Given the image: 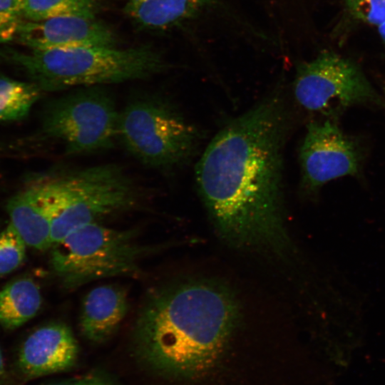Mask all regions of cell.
<instances>
[{
    "label": "cell",
    "instance_id": "cell-19",
    "mask_svg": "<svg viewBox=\"0 0 385 385\" xmlns=\"http://www.w3.org/2000/svg\"><path fill=\"white\" fill-rule=\"evenodd\" d=\"M24 19L23 0H0V43L13 39Z\"/></svg>",
    "mask_w": 385,
    "mask_h": 385
},
{
    "label": "cell",
    "instance_id": "cell-21",
    "mask_svg": "<svg viewBox=\"0 0 385 385\" xmlns=\"http://www.w3.org/2000/svg\"><path fill=\"white\" fill-rule=\"evenodd\" d=\"M45 385H119L110 375L101 371H93L82 376Z\"/></svg>",
    "mask_w": 385,
    "mask_h": 385
},
{
    "label": "cell",
    "instance_id": "cell-22",
    "mask_svg": "<svg viewBox=\"0 0 385 385\" xmlns=\"http://www.w3.org/2000/svg\"><path fill=\"white\" fill-rule=\"evenodd\" d=\"M4 374V363L2 352L0 349V383L3 379Z\"/></svg>",
    "mask_w": 385,
    "mask_h": 385
},
{
    "label": "cell",
    "instance_id": "cell-23",
    "mask_svg": "<svg viewBox=\"0 0 385 385\" xmlns=\"http://www.w3.org/2000/svg\"><path fill=\"white\" fill-rule=\"evenodd\" d=\"M379 35L385 44V22L378 26Z\"/></svg>",
    "mask_w": 385,
    "mask_h": 385
},
{
    "label": "cell",
    "instance_id": "cell-14",
    "mask_svg": "<svg viewBox=\"0 0 385 385\" xmlns=\"http://www.w3.org/2000/svg\"><path fill=\"white\" fill-rule=\"evenodd\" d=\"M215 0H128L124 11L139 27L163 31L192 17Z\"/></svg>",
    "mask_w": 385,
    "mask_h": 385
},
{
    "label": "cell",
    "instance_id": "cell-16",
    "mask_svg": "<svg viewBox=\"0 0 385 385\" xmlns=\"http://www.w3.org/2000/svg\"><path fill=\"white\" fill-rule=\"evenodd\" d=\"M41 90L33 82L0 77V122L21 120L39 98Z\"/></svg>",
    "mask_w": 385,
    "mask_h": 385
},
{
    "label": "cell",
    "instance_id": "cell-8",
    "mask_svg": "<svg viewBox=\"0 0 385 385\" xmlns=\"http://www.w3.org/2000/svg\"><path fill=\"white\" fill-rule=\"evenodd\" d=\"M294 93L303 108L331 119L354 106L381 103L380 97L361 70L331 52H324L299 66Z\"/></svg>",
    "mask_w": 385,
    "mask_h": 385
},
{
    "label": "cell",
    "instance_id": "cell-15",
    "mask_svg": "<svg viewBox=\"0 0 385 385\" xmlns=\"http://www.w3.org/2000/svg\"><path fill=\"white\" fill-rule=\"evenodd\" d=\"M42 303L41 294L33 279L21 277L0 290V324L14 330L32 319Z\"/></svg>",
    "mask_w": 385,
    "mask_h": 385
},
{
    "label": "cell",
    "instance_id": "cell-10",
    "mask_svg": "<svg viewBox=\"0 0 385 385\" xmlns=\"http://www.w3.org/2000/svg\"><path fill=\"white\" fill-rule=\"evenodd\" d=\"M16 36L33 50L114 46L115 42L114 34L106 24L79 16L24 21Z\"/></svg>",
    "mask_w": 385,
    "mask_h": 385
},
{
    "label": "cell",
    "instance_id": "cell-7",
    "mask_svg": "<svg viewBox=\"0 0 385 385\" xmlns=\"http://www.w3.org/2000/svg\"><path fill=\"white\" fill-rule=\"evenodd\" d=\"M119 113L110 93L88 86L66 94L47 107L43 133L57 140L69 155L111 148L117 138Z\"/></svg>",
    "mask_w": 385,
    "mask_h": 385
},
{
    "label": "cell",
    "instance_id": "cell-6",
    "mask_svg": "<svg viewBox=\"0 0 385 385\" xmlns=\"http://www.w3.org/2000/svg\"><path fill=\"white\" fill-rule=\"evenodd\" d=\"M117 138L141 163L164 170L186 162L200 135L168 101L146 96L131 101L119 113Z\"/></svg>",
    "mask_w": 385,
    "mask_h": 385
},
{
    "label": "cell",
    "instance_id": "cell-5",
    "mask_svg": "<svg viewBox=\"0 0 385 385\" xmlns=\"http://www.w3.org/2000/svg\"><path fill=\"white\" fill-rule=\"evenodd\" d=\"M137 236L135 229L118 230L97 222L81 226L52 245L51 267L67 289L102 278L135 276L141 260L158 250L140 244Z\"/></svg>",
    "mask_w": 385,
    "mask_h": 385
},
{
    "label": "cell",
    "instance_id": "cell-20",
    "mask_svg": "<svg viewBox=\"0 0 385 385\" xmlns=\"http://www.w3.org/2000/svg\"><path fill=\"white\" fill-rule=\"evenodd\" d=\"M356 17L377 26L385 22V0H348Z\"/></svg>",
    "mask_w": 385,
    "mask_h": 385
},
{
    "label": "cell",
    "instance_id": "cell-13",
    "mask_svg": "<svg viewBox=\"0 0 385 385\" xmlns=\"http://www.w3.org/2000/svg\"><path fill=\"white\" fill-rule=\"evenodd\" d=\"M9 222L26 245L38 250L52 246L51 217L41 189V179L31 182L7 202Z\"/></svg>",
    "mask_w": 385,
    "mask_h": 385
},
{
    "label": "cell",
    "instance_id": "cell-9",
    "mask_svg": "<svg viewBox=\"0 0 385 385\" xmlns=\"http://www.w3.org/2000/svg\"><path fill=\"white\" fill-rule=\"evenodd\" d=\"M302 184L307 192H317L328 182L360 174L364 160L361 145L346 135L333 119L307 125L300 148Z\"/></svg>",
    "mask_w": 385,
    "mask_h": 385
},
{
    "label": "cell",
    "instance_id": "cell-3",
    "mask_svg": "<svg viewBox=\"0 0 385 385\" xmlns=\"http://www.w3.org/2000/svg\"><path fill=\"white\" fill-rule=\"evenodd\" d=\"M6 51L5 57L24 68L41 91L144 79L163 71L166 66L160 53L150 46L31 49L26 53Z\"/></svg>",
    "mask_w": 385,
    "mask_h": 385
},
{
    "label": "cell",
    "instance_id": "cell-12",
    "mask_svg": "<svg viewBox=\"0 0 385 385\" xmlns=\"http://www.w3.org/2000/svg\"><path fill=\"white\" fill-rule=\"evenodd\" d=\"M125 291L115 285L91 289L85 297L79 320L81 334L93 343H101L118 329L128 311Z\"/></svg>",
    "mask_w": 385,
    "mask_h": 385
},
{
    "label": "cell",
    "instance_id": "cell-4",
    "mask_svg": "<svg viewBox=\"0 0 385 385\" xmlns=\"http://www.w3.org/2000/svg\"><path fill=\"white\" fill-rule=\"evenodd\" d=\"M51 217L52 245L76 229L133 205V183L120 168L100 165L41 179ZM52 247V246H51Z\"/></svg>",
    "mask_w": 385,
    "mask_h": 385
},
{
    "label": "cell",
    "instance_id": "cell-17",
    "mask_svg": "<svg viewBox=\"0 0 385 385\" xmlns=\"http://www.w3.org/2000/svg\"><path fill=\"white\" fill-rule=\"evenodd\" d=\"M97 0H23V16L39 21L64 16L95 18Z\"/></svg>",
    "mask_w": 385,
    "mask_h": 385
},
{
    "label": "cell",
    "instance_id": "cell-1",
    "mask_svg": "<svg viewBox=\"0 0 385 385\" xmlns=\"http://www.w3.org/2000/svg\"><path fill=\"white\" fill-rule=\"evenodd\" d=\"M288 113L274 95L226 124L195 168L198 192L218 234L241 249L289 247L283 199Z\"/></svg>",
    "mask_w": 385,
    "mask_h": 385
},
{
    "label": "cell",
    "instance_id": "cell-18",
    "mask_svg": "<svg viewBox=\"0 0 385 385\" xmlns=\"http://www.w3.org/2000/svg\"><path fill=\"white\" fill-rule=\"evenodd\" d=\"M26 244L9 222L0 232V276L16 270L26 258Z\"/></svg>",
    "mask_w": 385,
    "mask_h": 385
},
{
    "label": "cell",
    "instance_id": "cell-2",
    "mask_svg": "<svg viewBox=\"0 0 385 385\" xmlns=\"http://www.w3.org/2000/svg\"><path fill=\"white\" fill-rule=\"evenodd\" d=\"M240 319L236 297L209 280H186L152 289L133 330L138 359L157 374L194 380L215 366Z\"/></svg>",
    "mask_w": 385,
    "mask_h": 385
},
{
    "label": "cell",
    "instance_id": "cell-11",
    "mask_svg": "<svg viewBox=\"0 0 385 385\" xmlns=\"http://www.w3.org/2000/svg\"><path fill=\"white\" fill-rule=\"evenodd\" d=\"M77 341L62 322H53L33 332L23 343L16 369L24 381L71 369L78 358Z\"/></svg>",
    "mask_w": 385,
    "mask_h": 385
}]
</instances>
